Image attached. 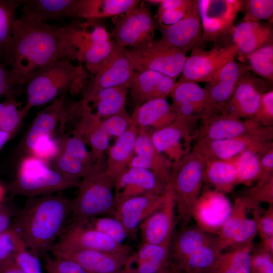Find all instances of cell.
<instances>
[{"instance_id":"28","label":"cell","mask_w":273,"mask_h":273,"mask_svg":"<svg viewBox=\"0 0 273 273\" xmlns=\"http://www.w3.org/2000/svg\"><path fill=\"white\" fill-rule=\"evenodd\" d=\"M131 119L128 128L117 138L114 145L109 148L108 156L106 160V171L114 185L129 168L134 156V149L138 127L131 116Z\"/></svg>"},{"instance_id":"46","label":"cell","mask_w":273,"mask_h":273,"mask_svg":"<svg viewBox=\"0 0 273 273\" xmlns=\"http://www.w3.org/2000/svg\"><path fill=\"white\" fill-rule=\"evenodd\" d=\"M25 246V242L12 224L0 235V265L14 261L16 253Z\"/></svg>"},{"instance_id":"7","label":"cell","mask_w":273,"mask_h":273,"mask_svg":"<svg viewBox=\"0 0 273 273\" xmlns=\"http://www.w3.org/2000/svg\"><path fill=\"white\" fill-rule=\"evenodd\" d=\"M127 52L134 71H156L175 81L188 58L187 52L167 44L161 38L144 48L127 50Z\"/></svg>"},{"instance_id":"63","label":"cell","mask_w":273,"mask_h":273,"mask_svg":"<svg viewBox=\"0 0 273 273\" xmlns=\"http://www.w3.org/2000/svg\"><path fill=\"white\" fill-rule=\"evenodd\" d=\"M168 273H177L176 270H169Z\"/></svg>"},{"instance_id":"59","label":"cell","mask_w":273,"mask_h":273,"mask_svg":"<svg viewBox=\"0 0 273 273\" xmlns=\"http://www.w3.org/2000/svg\"><path fill=\"white\" fill-rule=\"evenodd\" d=\"M0 273H24L14 261L0 265Z\"/></svg>"},{"instance_id":"14","label":"cell","mask_w":273,"mask_h":273,"mask_svg":"<svg viewBox=\"0 0 273 273\" xmlns=\"http://www.w3.org/2000/svg\"><path fill=\"white\" fill-rule=\"evenodd\" d=\"M134 72L127 49L115 42L112 52L89 82L81 100L86 101L105 88L120 85L129 87Z\"/></svg>"},{"instance_id":"41","label":"cell","mask_w":273,"mask_h":273,"mask_svg":"<svg viewBox=\"0 0 273 273\" xmlns=\"http://www.w3.org/2000/svg\"><path fill=\"white\" fill-rule=\"evenodd\" d=\"M222 251L218 237H214L209 243L189 255L180 266L184 267L188 272L210 267Z\"/></svg>"},{"instance_id":"15","label":"cell","mask_w":273,"mask_h":273,"mask_svg":"<svg viewBox=\"0 0 273 273\" xmlns=\"http://www.w3.org/2000/svg\"><path fill=\"white\" fill-rule=\"evenodd\" d=\"M66 94L57 98L36 114L24 139L26 154L36 146L53 139H60L58 131L63 134L68 120L64 101Z\"/></svg>"},{"instance_id":"53","label":"cell","mask_w":273,"mask_h":273,"mask_svg":"<svg viewBox=\"0 0 273 273\" xmlns=\"http://www.w3.org/2000/svg\"><path fill=\"white\" fill-rule=\"evenodd\" d=\"M19 86L21 85L11 72L0 61V98L17 97L20 92L18 88Z\"/></svg>"},{"instance_id":"49","label":"cell","mask_w":273,"mask_h":273,"mask_svg":"<svg viewBox=\"0 0 273 273\" xmlns=\"http://www.w3.org/2000/svg\"><path fill=\"white\" fill-rule=\"evenodd\" d=\"M263 126H273V90L264 93L261 97L258 109L252 118Z\"/></svg>"},{"instance_id":"16","label":"cell","mask_w":273,"mask_h":273,"mask_svg":"<svg viewBox=\"0 0 273 273\" xmlns=\"http://www.w3.org/2000/svg\"><path fill=\"white\" fill-rule=\"evenodd\" d=\"M250 71L249 66L235 60L225 65L203 87L207 96L203 117L220 114L232 98L239 81Z\"/></svg>"},{"instance_id":"22","label":"cell","mask_w":273,"mask_h":273,"mask_svg":"<svg viewBox=\"0 0 273 273\" xmlns=\"http://www.w3.org/2000/svg\"><path fill=\"white\" fill-rule=\"evenodd\" d=\"M165 193L162 195L145 194L118 201L115 203L111 216L119 219L132 234L146 218L161 207Z\"/></svg>"},{"instance_id":"24","label":"cell","mask_w":273,"mask_h":273,"mask_svg":"<svg viewBox=\"0 0 273 273\" xmlns=\"http://www.w3.org/2000/svg\"><path fill=\"white\" fill-rule=\"evenodd\" d=\"M263 126L253 120L237 119L220 114L200 120L198 140L217 141L254 132Z\"/></svg>"},{"instance_id":"37","label":"cell","mask_w":273,"mask_h":273,"mask_svg":"<svg viewBox=\"0 0 273 273\" xmlns=\"http://www.w3.org/2000/svg\"><path fill=\"white\" fill-rule=\"evenodd\" d=\"M203 183L223 194L229 193L237 185L236 168L229 160H207L203 174Z\"/></svg>"},{"instance_id":"21","label":"cell","mask_w":273,"mask_h":273,"mask_svg":"<svg viewBox=\"0 0 273 273\" xmlns=\"http://www.w3.org/2000/svg\"><path fill=\"white\" fill-rule=\"evenodd\" d=\"M232 208L224 194L214 190H206L200 195L194 208L193 217L196 221V228L208 233L217 234Z\"/></svg>"},{"instance_id":"2","label":"cell","mask_w":273,"mask_h":273,"mask_svg":"<svg viewBox=\"0 0 273 273\" xmlns=\"http://www.w3.org/2000/svg\"><path fill=\"white\" fill-rule=\"evenodd\" d=\"M71 212V200L62 195L29 197L12 224L38 256L51 250Z\"/></svg>"},{"instance_id":"27","label":"cell","mask_w":273,"mask_h":273,"mask_svg":"<svg viewBox=\"0 0 273 273\" xmlns=\"http://www.w3.org/2000/svg\"><path fill=\"white\" fill-rule=\"evenodd\" d=\"M171 77L158 72L134 71L129 87L136 106L156 99H166L175 83Z\"/></svg>"},{"instance_id":"45","label":"cell","mask_w":273,"mask_h":273,"mask_svg":"<svg viewBox=\"0 0 273 273\" xmlns=\"http://www.w3.org/2000/svg\"><path fill=\"white\" fill-rule=\"evenodd\" d=\"M84 223L112 239L118 244L125 245L123 243L130 234L123 223L117 218L111 216H99L91 218Z\"/></svg>"},{"instance_id":"43","label":"cell","mask_w":273,"mask_h":273,"mask_svg":"<svg viewBox=\"0 0 273 273\" xmlns=\"http://www.w3.org/2000/svg\"><path fill=\"white\" fill-rule=\"evenodd\" d=\"M250 70H252L267 82L273 80L272 43L262 47L247 56Z\"/></svg>"},{"instance_id":"48","label":"cell","mask_w":273,"mask_h":273,"mask_svg":"<svg viewBox=\"0 0 273 273\" xmlns=\"http://www.w3.org/2000/svg\"><path fill=\"white\" fill-rule=\"evenodd\" d=\"M259 203L273 205V176L257 181V184L245 191L244 196Z\"/></svg>"},{"instance_id":"8","label":"cell","mask_w":273,"mask_h":273,"mask_svg":"<svg viewBox=\"0 0 273 273\" xmlns=\"http://www.w3.org/2000/svg\"><path fill=\"white\" fill-rule=\"evenodd\" d=\"M273 126H262L253 133L217 141L198 140L192 149L206 160H228L249 149L264 152L273 146Z\"/></svg>"},{"instance_id":"3","label":"cell","mask_w":273,"mask_h":273,"mask_svg":"<svg viewBox=\"0 0 273 273\" xmlns=\"http://www.w3.org/2000/svg\"><path fill=\"white\" fill-rule=\"evenodd\" d=\"M87 77L81 65H75L69 59L54 62L34 74L25 84L26 103L21 108L24 118L34 107L53 102L74 88L82 87Z\"/></svg>"},{"instance_id":"55","label":"cell","mask_w":273,"mask_h":273,"mask_svg":"<svg viewBox=\"0 0 273 273\" xmlns=\"http://www.w3.org/2000/svg\"><path fill=\"white\" fill-rule=\"evenodd\" d=\"M261 242L273 240V205L262 212L260 216L258 232Z\"/></svg>"},{"instance_id":"5","label":"cell","mask_w":273,"mask_h":273,"mask_svg":"<svg viewBox=\"0 0 273 273\" xmlns=\"http://www.w3.org/2000/svg\"><path fill=\"white\" fill-rule=\"evenodd\" d=\"M79 181L66 176L43 160L25 154L18 163L9 190L14 195L34 197L77 188Z\"/></svg>"},{"instance_id":"29","label":"cell","mask_w":273,"mask_h":273,"mask_svg":"<svg viewBox=\"0 0 273 273\" xmlns=\"http://www.w3.org/2000/svg\"><path fill=\"white\" fill-rule=\"evenodd\" d=\"M130 253L81 250L59 257L71 259L88 273H110L123 268Z\"/></svg>"},{"instance_id":"11","label":"cell","mask_w":273,"mask_h":273,"mask_svg":"<svg viewBox=\"0 0 273 273\" xmlns=\"http://www.w3.org/2000/svg\"><path fill=\"white\" fill-rule=\"evenodd\" d=\"M202 28V46L215 42L231 34L238 13L242 11V0L197 1Z\"/></svg>"},{"instance_id":"60","label":"cell","mask_w":273,"mask_h":273,"mask_svg":"<svg viewBox=\"0 0 273 273\" xmlns=\"http://www.w3.org/2000/svg\"><path fill=\"white\" fill-rule=\"evenodd\" d=\"M15 133L0 130V150L13 137Z\"/></svg>"},{"instance_id":"31","label":"cell","mask_w":273,"mask_h":273,"mask_svg":"<svg viewBox=\"0 0 273 273\" xmlns=\"http://www.w3.org/2000/svg\"><path fill=\"white\" fill-rule=\"evenodd\" d=\"M234 43L239 49L237 56L243 62L249 54L272 43V29L269 24L243 21L232 29Z\"/></svg>"},{"instance_id":"6","label":"cell","mask_w":273,"mask_h":273,"mask_svg":"<svg viewBox=\"0 0 273 273\" xmlns=\"http://www.w3.org/2000/svg\"><path fill=\"white\" fill-rule=\"evenodd\" d=\"M207 160L193 150L178 161L173 162L170 184L174 196L177 218L181 229L188 227L195 204L201 195L203 174Z\"/></svg>"},{"instance_id":"54","label":"cell","mask_w":273,"mask_h":273,"mask_svg":"<svg viewBox=\"0 0 273 273\" xmlns=\"http://www.w3.org/2000/svg\"><path fill=\"white\" fill-rule=\"evenodd\" d=\"M191 2L192 0H185L181 6L157 15L158 23L167 26L176 23L185 15Z\"/></svg>"},{"instance_id":"19","label":"cell","mask_w":273,"mask_h":273,"mask_svg":"<svg viewBox=\"0 0 273 273\" xmlns=\"http://www.w3.org/2000/svg\"><path fill=\"white\" fill-rule=\"evenodd\" d=\"M268 87L266 81L248 72L238 82L222 114L237 119H252L258 109L262 95L270 90Z\"/></svg>"},{"instance_id":"38","label":"cell","mask_w":273,"mask_h":273,"mask_svg":"<svg viewBox=\"0 0 273 273\" xmlns=\"http://www.w3.org/2000/svg\"><path fill=\"white\" fill-rule=\"evenodd\" d=\"M252 242L236 245L220 253L211 266L213 273H250Z\"/></svg>"},{"instance_id":"51","label":"cell","mask_w":273,"mask_h":273,"mask_svg":"<svg viewBox=\"0 0 273 273\" xmlns=\"http://www.w3.org/2000/svg\"><path fill=\"white\" fill-rule=\"evenodd\" d=\"M48 273H88L76 262L65 258H48L44 266Z\"/></svg>"},{"instance_id":"56","label":"cell","mask_w":273,"mask_h":273,"mask_svg":"<svg viewBox=\"0 0 273 273\" xmlns=\"http://www.w3.org/2000/svg\"><path fill=\"white\" fill-rule=\"evenodd\" d=\"M256 251L255 254L252 255L251 266L255 267L260 273H273L272 254L260 248Z\"/></svg>"},{"instance_id":"23","label":"cell","mask_w":273,"mask_h":273,"mask_svg":"<svg viewBox=\"0 0 273 273\" xmlns=\"http://www.w3.org/2000/svg\"><path fill=\"white\" fill-rule=\"evenodd\" d=\"M167 185L149 170L129 167L114 185L115 203L128 197L145 194L163 195Z\"/></svg>"},{"instance_id":"64","label":"cell","mask_w":273,"mask_h":273,"mask_svg":"<svg viewBox=\"0 0 273 273\" xmlns=\"http://www.w3.org/2000/svg\"><path fill=\"white\" fill-rule=\"evenodd\" d=\"M168 272H167V273H168Z\"/></svg>"},{"instance_id":"30","label":"cell","mask_w":273,"mask_h":273,"mask_svg":"<svg viewBox=\"0 0 273 273\" xmlns=\"http://www.w3.org/2000/svg\"><path fill=\"white\" fill-rule=\"evenodd\" d=\"M168 247L142 243L130 254L123 267L125 273H167Z\"/></svg>"},{"instance_id":"52","label":"cell","mask_w":273,"mask_h":273,"mask_svg":"<svg viewBox=\"0 0 273 273\" xmlns=\"http://www.w3.org/2000/svg\"><path fill=\"white\" fill-rule=\"evenodd\" d=\"M131 116L126 111L103 119V125L110 136H121L128 128Z\"/></svg>"},{"instance_id":"13","label":"cell","mask_w":273,"mask_h":273,"mask_svg":"<svg viewBox=\"0 0 273 273\" xmlns=\"http://www.w3.org/2000/svg\"><path fill=\"white\" fill-rule=\"evenodd\" d=\"M98 250L130 253L126 245L119 244L102 232L86 224L71 225L51 251L56 257L75 251Z\"/></svg>"},{"instance_id":"34","label":"cell","mask_w":273,"mask_h":273,"mask_svg":"<svg viewBox=\"0 0 273 273\" xmlns=\"http://www.w3.org/2000/svg\"><path fill=\"white\" fill-rule=\"evenodd\" d=\"M129 87L125 85L105 88L98 91L86 101V104L101 119H106L126 111L125 103Z\"/></svg>"},{"instance_id":"17","label":"cell","mask_w":273,"mask_h":273,"mask_svg":"<svg viewBox=\"0 0 273 273\" xmlns=\"http://www.w3.org/2000/svg\"><path fill=\"white\" fill-rule=\"evenodd\" d=\"M94 162L83 139L72 131L61 138L58 153L51 166L66 176L80 180Z\"/></svg>"},{"instance_id":"40","label":"cell","mask_w":273,"mask_h":273,"mask_svg":"<svg viewBox=\"0 0 273 273\" xmlns=\"http://www.w3.org/2000/svg\"><path fill=\"white\" fill-rule=\"evenodd\" d=\"M263 153L249 149L228 160L236 168L237 185L243 184L250 187L252 184L259 180L260 175L259 157Z\"/></svg>"},{"instance_id":"25","label":"cell","mask_w":273,"mask_h":273,"mask_svg":"<svg viewBox=\"0 0 273 273\" xmlns=\"http://www.w3.org/2000/svg\"><path fill=\"white\" fill-rule=\"evenodd\" d=\"M134 153V156L129 167L149 170L164 183H168L172 161L155 148L151 141L150 133L146 128L138 127Z\"/></svg>"},{"instance_id":"61","label":"cell","mask_w":273,"mask_h":273,"mask_svg":"<svg viewBox=\"0 0 273 273\" xmlns=\"http://www.w3.org/2000/svg\"><path fill=\"white\" fill-rule=\"evenodd\" d=\"M6 194L5 188L0 184V207L3 203L4 199Z\"/></svg>"},{"instance_id":"12","label":"cell","mask_w":273,"mask_h":273,"mask_svg":"<svg viewBox=\"0 0 273 273\" xmlns=\"http://www.w3.org/2000/svg\"><path fill=\"white\" fill-rule=\"evenodd\" d=\"M238 51L234 44L209 51L195 48L188 56L178 80L208 82L225 65L235 60Z\"/></svg>"},{"instance_id":"10","label":"cell","mask_w":273,"mask_h":273,"mask_svg":"<svg viewBox=\"0 0 273 273\" xmlns=\"http://www.w3.org/2000/svg\"><path fill=\"white\" fill-rule=\"evenodd\" d=\"M199 120L176 114L172 123L154 129L150 133L153 146L172 163L179 161L190 152L192 141L198 138L199 128H197V125Z\"/></svg>"},{"instance_id":"20","label":"cell","mask_w":273,"mask_h":273,"mask_svg":"<svg viewBox=\"0 0 273 273\" xmlns=\"http://www.w3.org/2000/svg\"><path fill=\"white\" fill-rule=\"evenodd\" d=\"M163 30L161 39L166 43L186 52L201 47L202 28L197 1H192L185 15L170 25L158 23Z\"/></svg>"},{"instance_id":"26","label":"cell","mask_w":273,"mask_h":273,"mask_svg":"<svg viewBox=\"0 0 273 273\" xmlns=\"http://www.w3.org/2000/svg\"><path fill=\"white\" fill-rule=\"evenodd\" d=\"M170 95L171 107L176 114L200 120L203 117L207 108V96L204 88L197 82L178 80Z\"/></svg>"},{"instance_id":"44","label":"cell","mask_w":273,"mask_h":273,"mask_svg":"<svg viewBox=\"0 0 273 273\" xmlns=\"http://www.w3.org/2000/svg\"><path fill=\"white\" fill-rule=\"evenodd\" d=\"M21 106L16 96L8 97L0 102L1 131L15 133L24 119Z\"/></svg>"},{"instance_id":"35","label":"cell","mask_w":273,"mask_h":273,"mask_svg":"<svg viewBox=\"0 0 273 273\" xmlns=\"http://www.w3.org/2000/svg\"><path fill=\"white\" fill-rule=\"evenodd\" d=\"M214 238L197 228L181 229L171 237L168 246L169 258H173L180 266L189 255Z\"/></svg>"},{"instance_id":"42","label":"cell","mask_w":273,"mask_h":273,"mask_svg":"<svg viewBox=\"0 0 273 273\" xmlns=\"http://www.w3.org/2000/svg\"><path fill=\"white\" fill-rule=\"evenodd\" d=\"M20 0H0V61L11 39Z\"/></svg>"},{"instance_id":"36","label":"cell","mask_w":273,"mask_h":273,"mask_svg":"<svg viewBox=\"0 0 273 273\" xmlns=\"http://www.w3.org/2000/svg\"><path fill=\"white\" fill-rule=\"evenodd\" d=\"M37 19L47 22L75 18L76 0H20Z\"/></svg>"},{"instance_id":"57","label":"cell","mask_w":273,"mask_h":273,"mask_svg":"<svg viewBox=\"0 0 273 273\" xmlns=\"http://www.w3.org/2000/svg\"><path fill=\"white\" fill-rule=\"evenodd\" d=\"M259 162L260 175L258 180L267 179L273 176V146L260 155Z\"/></svg>"},{"instance_id":"9","label":"cell","mask_w":273,"mask_h":273,"mask_svg":"<svg viewBox=\"0 0 273 273\" xmlns=\"http://www.w3.org/2000/svg\"><path fill=\"white\" fill-rule=\"evenodd\" d=\"M156 23L149 8L142 2L134 9L117 16L110 33L117 44L135 49L144 48L155 39Z\"/></svg>"},{"instance_id":"58","label":"cell","mask_w":273,"mask_h":273,"mask_svg":"<svg viewBox=\"0 0 273 273\" xmlns=\"http://www.w3.org/2000/svg\"><path fill=\"white\" fill-rule=\"evenodd\" d=\"M14 209L4 203L0 207V235L8 229L15 214Z\"/></svg>"},{"instance_id":"47","label":"cell","mask_w":273,"mask_h":273,"mask_svg":"<svg viewBox=\"0 0 273 273\" xmlns=\"http://www.w3.org/2000/svg\"><path fill=\"white\" fill-rule=\"evenodd\" d=\"M242 11L244 13L243 21H270L272 19L273 1H244Z\"/></svg>"},{"instance_id":"32","label":"cell","mask_w":273,"mask_h":273,"mask_svg":"<svg viewBox=\"0 0 273 273\" xmlns=\"http://www.w3.org/2000/svg\"><path fill=\"white\" fill-rule=\"evenodd\" d=\"M139 0H76L75 18L95 21L117 16L135 8Z\"/></svg>"},{"instance_id":"62","label":"cell","mask_w":273,"mask_h":273,"mask_svg":"<svg viewBox=\"0 0 273 273\" xmlns=\"http://www.w3.org/2000/svg\"><path fill=\"white\" fill-rule=\"evenodd\" d=\"M110 273H125V272H124V271L123 268V269H120L119 270H118V271H115V272H110Z\"/></svg>"},{"instance_id":"50","label":"cell","mask_w":273,"mask_h":273,"mask_svg":"<svg viewBox=\"0 0 273 273\" xmlns=\"http://www.w3.org/2000/svg\"><path fill=\"white\" fill-rule=\"evenodd\" d=\"M14 262L24 273H42L38 256L28 251L27 246L16 253Z\"/></svg>"},{"instance_id":"4","label":"cell","mask_w":273,"mask_h":273,"mask_svg":"<svg viewBox=\"0 0 273 273\" xmlns=\"http://www.w3.org/2000/svg\"><path fill=\"white\" fill-rule=\"evenodd\" d=\"M106 160L105 155L97 160L80 179L77 194L71 200L72 225L84 224L91 218L112 214L114 184L106 173Z\"/></svg>"},{"instance_id":"33","label":"cell","mask_w":273,"mask_h":273,"mask_svg":"<svg viewBox=\"0 0 273 273\" xmlns=\"http://www.w3.org/2000/svg\"><path fill=\"white\" fill-rule=\"evenodd\" d=\"M131 116L138 127L156 129L172 123L176 113L166 99H156L136 106Z\"/></svg>"},{"instance_id":"39","label":"cell","mask_w":273,"mask_h":273,"mask_svg":"<svg viewBox=\"0 0 273 273\" xmlns=\"http://www.w3.org/2000/svg\"><path fill=\"white\" fill-rule=\"evenodd\" d=\"M260 203L243 196L237 198L231 213L217 234L220 247L223 249L231 246L232 242L245 219Z\"/></svg>"},{"instance_id":"18","label":"cell","mask_w":273,"mask_h":273,"mask_svg":"<svg viewBox=\"0 0 273 273\" xmlns=\"http://www.w3.org/2000/svg\"><path fill=\"white\" fill-rule=\"evenodd\" d=\"M175 209L173 192L168 182L162 205L139 228L143 243L168 247L176 224Z\"/></svg>"},{"instance_id":"1","label":"cell","mask_w":273,"mask_h":273,"mask_svg":"<svg viewBox=\"0 0 273 273\" xmlns=\"http://www.w3.org/2000/svg\"><path fill=\"white\" fill-rule=\"evenodd\" d=\"M76 23L57 26L41 22L23 7L14 23L3 63L21 85L48 65L75 59L74 36Z\"/></svg>"}]
</instances>
